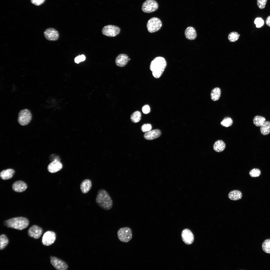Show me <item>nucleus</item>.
Instances as JSON below:
<instances>
[{"label": "nucleus", "mask_w": 270, "mask_h": 270, "mask_svg": "<svg viewBox=\"0 0 270 270\" xmlns=\"http://www.w3.org/2000/svg\"><path fill=\"white\" fill-rule=\"evenodd\" d=\"M96 202L97 205L103 209L108 210L112 207V200L108 192L105 190L101 189L98 191Z\"/></svg>", "instance_id": "nucleus-1"}, {"label": "nucleus", "mask_w": 270, "mask_h": 270, "mask_svg": "<svg viewBox=\"0 0 270 270\" xmlns=\"http://www.w3.org/2000/svg\"><path fill=\"white\" fill-rule=\"evenodd\" d=\"M86 58L84 54L79 55L77 56L74 59L75 62L77 64H78L79 62L84 61Z\"/></svg>", "instance_id": "nucleus-35"}, {"label": "nucleus", "mask_w": 270, "mask_h": 270, "mask_svg": "<svg viewBox=\"0 0 270 270\" xmlns=\"http://www.w3.org/2000/svg\"><path fill=\"white\" fill-rule=\"evenodd\" d=\"M267 0H257V4L259 8L263 9L264 8Z\"/></svg>", "instance_id": "nucleus-34"}, {"label": "nucleus", "mask_w": 270, "mask_h": 270, "mask_svg": "<svg viewBox=\"0 0 270 270\" xmlns=\"http://www.w3.org/2000/svg\"><path fill=\"white\" fill-rule=\"evenodd\" d=\"M240 35L236 32H232L229 34L228 36V39L231 42H234L238 39Z\"/></svg>", "instance_id": "nucleus-29"}, {"label": "nucleus", "mask_w": 270, "mask_h": 270, "mask_svg": "<svg viewBox=\"0 0 270 270\" xmlns=\"http://www.w3.org/2000/svg\"><path fill=\"white\" fill-rule=\"evenodd\" d=\"M161 134V132L158 129H155L145 132L144 136L146 139L152 140L160 137Z\"/></svg>", "instance_id": "nucleus-16"}, {"label": "nucleus", "mask_w": 270, "mask_h": 270, "mask_svg": "<svg viewBox=\"0 0 270 270\" xmlns=\"http://www.w3.org/2000/svg\"><path fill=\"white\" fill-rule=\"evenodd\" d=\"M242 196L240 191L238 190H234L230 192L228 194V196L230 200H236L240 199Z\"/></svg>", "instance_id": "nucleus-21"}, {"label": "nucleus", "mask_w": 270, "mask_h": 270, "mask_svg": "<svg viewBox=\"0 0 270 270\" xmlns=\"http://www.w3.org/2000/svg\"><path fill=\"white\" fill-rule=\"evenodd\" d=\"M266 23L267 26H270V16H268L266 20Z\"/></svg>", "instance_id": "nucleus-38"}, {"label": "nucleus", "mask_w": 270, "mask_h": 270, "mask_svg": "<svg viewBox=\"0 0 270 270\" xmlns=\"http://www.w3.org/2000/svg\"><path fill=\"white\" fill-rule=\"evenodd\" d=\"M15 173L14 170L9 168L3 170L0 174L1 178L3 180L9 179L12 178Z\"/></svg>", "instance_id": "nucleus-20"}, {"label": "nucleus", "mask_w": 270, "mask_h": 270, "mask_svg": "<svg viewBox=\"0 0 270 270\" xmlns=\"http://www.w3.org/2000/svg\"><path fill=\"white\" fill-rule=\"evenodd\" d=\"M50 263L56 269L58 270H66L68 268V266L64 261L56 257L50 256Z\"/></svg>", "instance_id": "nucleus-9"}, {"label": "nucleus", "mask_w": 270, "mask_h": 270, "mask_svg": "<svg viewBox=\"0 0 270 270\" xmlns=\"http://www.w3.org/2000/svg\"><path fill=\"white\" fill-rule=\"evenodd\" d=\"M185 35L186 38L188 40H194L196 37V30L192 27H188L185 30Z\"/></svg>", "instance_id": "nucleus-19"}, {"label": "nucleus", "mask_w": 270, "mask_h": 270, "mask_svg": "<svg viewBox=\"0 0 270 270\" xmlns=\"http://www.w3.org/2000/svg\"><path fill=\"white\" fill-rule=\"evenodd\" d=\"M142 112L144 114H148L150 111V107L148 105H146L142 107Z\"/></svg>", "instance_id": "nucleus-36"}, {"label": "nucleus", "mask_w": 270, "mask_h": 270, "mask_svg": "<svg viewBox=\"0 0 270 270\" xmlns=\"http://www.w3.org/2000/svg\"><path fill=\"white\" fill-rule=\"evenodd\" d=\"M92 186L91 180L88 179L84 180L81 183L80 188L82 192L84 194L88 192L90 190Z\"/></svg>", "instance_id": "nucleus-18"}, {"label": "nucleus", "mask_w": 270, "mask_h": 270, "mask_svg": "<svg viewBox=\"0 0 270 270\" xmlns=\"http://www.w3.org/2000/svg\"><path fill=\"white\" fill-rule=\"evenodd\" d=\"M56 239L55 233L54 232L48 231L44 234L42 239L43 244L46 246H50L54 243Z\"/></svg>", "instance_id": "nucleus-10"}, {"label": "nucleus", "mask_w": 270, "mask_h": 270, "mask_svg": "<svg viewBox=\"0 0 270 270\" xmlns=\"http://www.w3.org/2000/svg\"><path fill=\"white\" fill-rule=\"evenodd\" d=\"M62 168V164L59 159H56L50 164L48 166V169L50 173H54L60 170Z\"/></svg>", "instance_id": "nucleus-13"}, {"label": "nucleus", "mask_w": 270, "mask_h": 270, "mask_svg": "<svg viewBox=\"0 0 270 270\" xmlns=\"http://www.w3.org/2000/svg\"><path fill=\"white\" fill-rule=\"evenodd\" d=\"M265 121V118L261 116H256L254 117L253 120L254 124L257 126H261Z\"/></svg>", "instance_id": "nucleus-25"}, {"label": "nucleus", "mask_w": 270, "mask_h": 270, "mask_svg": "<svg viewBox=\"0 0 270 270\" xmlns=\"http://www.w3.org/2000/svg\"><path fill=\"white\" fill-rule=\"evenodd\" d=\"M43 230L41 227L36 225H34L29 229L28 231V236L34 239L39 238L42 235Z\"/></svg>", "instance_id": "nucleus-12"}, {"label": "nucleus", "mask_w": 270, "mask_h": 270, "mask_svg": "<svg viewBox=\"0 0 270 270\" xmlns=\"http://www.w3.org/2000/svg\"><path fill=\"white\" fill-rule=\"evenodd\" d=\"M260 130L262 135H266L270 133V122L266 121L264 123L260 126Z\"/></svg>", "instance_id": "nucleus-23"}, {"label": "nucleus", "mask_w": 270, "mask_h": 270, "mask_svg": "<svg viewBox=\"0 0 270 270\" xmlns=\"http://www.w3.org/2000/svg\"><path fill=\"white\" fill-rule=\"evenodd\" d=\"M182 237L183 242L187 244H191L194 241V235L192 232L188 229H185L182 231Z\"/></svg>", "instance_id": "nucleus-14"}, {"label": "nucleus", "mask_w": 270, "mask_h": 270, "mask_svg": "<svg viewBox=\"0 0 270 270\" xmlns=\"http://www.w3.org/2000/svg\"><path fill=\"white\" fill-rule=\"evenodd\" d=\"M120 29L118 27L112 25H108L104 26L102 32L106 36L113 37L118 35L120 32Z\"/></svg>", "instance_id": "nucleus-8"}, {"label": "nucleus", "mask_w": 270, "mask_h": 270, "mask_svg": "<svg viewBox=\"0 0 270 270\" xmlns=\"http://www.w3.org/2000/svg\"><path fill=\"white\" fill-rule=\"evenodd\" d=\"M232 123V120L230 118L226 117L223 120L220 124L222 126L227 127L231 126Z\"/></svg>", "instance_id": "nucleus-30"}, {"label": "nucleus", "mask_w": 270, "mask_h": 270, "mask_svg": "<svg viewBox=\"0 0 270 270\" xmlns=\"http://www.w3.org/2000/svg\"><path fill=\"white\" fill-rule=\"evenodd\" d=\"M221 93L220 89L216 87L214 88L211 91L210 96L212 100L214 101L218 100L220 98Z\"/></svg>", "instance_id": "nucleus-24"}, {"label": "nucleus", "mask_w": 270, "mask_h": 270, "mask_svg": "<svg viewBox=\"0 0 270 270\" xmlns=\"http://www.w3.org/2000/svg\"><path fill=\"white\" fill-rule=\"evenodd\" d=\"M141 116L142 114L140 112L138 111H136L131 114L130 119L133 122L137 123L140 121Z\"/></svg>", "instance_id": "nucleus-27"}, {"label": "nucleus", "mask_w": 270, "mask_h": 270, "mask_svg": "<svg viewBox=\"0 0 270 270\" xmlns=\"http://www.w3.org/2000/svg\"><path fill=\"white\" fill-rule=\"evenodd\" d=\"M261 173L260 170L258 168H254L249 172V174L252 177H257L259 176Z\"/></svg>", "instance_id": "nucleus-31"}, {"label": "nucleus", "mask_w": 270, "mask_h": 270, "mask_svg": "<svg viewBox=\"0 0 270 270\" xmlns=\"http://www.w3.org/2000/svg\"><path fill=\"white\" fill-rule=\"evenodd\" d=\"M226 147L224 142L222 140H218L216 141L213 146V148L216 152H220L223 151Z\"/></svg>", "instance_id": "nucleus-22"}, {"label": "nucleus", "mask_w": 270, "mask_h": 270, "mask_svg": "<svg viewBox=\"0 0 270 270\" xmlns=\"http://www.w3.org/2000/svg\"><path fill=\"white\" fill-rule=\"evenodd\" d=\"M32 118L30 111L27 109L20 110L18 114V120L20 125L25 126L28 124L30 122Z\"/></svg>", "instance_id": "nucleus-4"}, {"label": "nucleus", "mask_w": 270, "mask_h": 270, "mask_svg": "<svg viewBox=\"0 0 270 270\" xmlns=\"http://www.w3.org/2000/svg\"><path fill=\"white\" fill-rule=\"evenodd\" d=\"M117 234L119 240L123 242H128L132 238V230L128 227H124L120 228L118 231Z\"/></svg>", "instance_id": "nucleus-5"}, {"label": "nucleus", "mask_w": 270, "mask_h": 270, "mask_svg": "<svg viewBox=\"0 0 270 270\" xmlns=\"http://www.w3.org/2000/svg\"><path fill=\"white\" fill-rule=\"evenodd\" d=\"M12 188L14 191L20 192L24 191L26 189L27 186L24 182L19 180L14 182L13 184Z\"/></svg>", "instance_id": "nucleus-15"}, {"label": "nucleus", "mask_w": 270, "mask_h": 270, "mask_svg": "<svg viewBox=\"0 0 270 270\" xmlns=\"http://www.w3.org/2000/svg\"><path fill=\"white\" fill-rule=\"evenodd\" d=\"M45 0H31V3L36 6H39L44 2Z\"/></svg>", "instance_id": "nucleus-37"}, {"label": "nucleus", "mask_w": 270, "mask_h": 270, "mask_svg": "<svg viewBox=\"0 0 270 270\" xmlns=\"http://www.w3.org/2000/svg\"><path fill=\"white\" fill-rule=\"evenodd\" d=\"M166 61L164 58L158 56L155 58L151 62L150 69L152 72L153 76L155 78H160L166 67Z\"/></svg>", "instance_id": "nucleus-2"}, {"label": "nucleus", "mask_w": 270, "mask_h": 270, "mask_svg": "<svg viewBox=\"0 0 270 270\" xmlns=\"http://www.w3.org/2000/svg\"><path fill=\"white\" fill-rule=\"evenodd\" d=\"M162 26L161 20L159 18L153 17L148 21L146 26L148 30L150 33H153L159 30Z\"/></svg>", "instance_id": "nucleus-6"}, {"label": "nucleus", "mask_w": 270, "mask_h": 270, "mask_svg": "<svg viewBox=\"0 0 270 270\" xmlns=\"http://www.w3.org/2000/svg\"><path fill=\"white\" fill-rule=\"evenodd\" d=\"M158 8V4L155 0H147L142 4V9L145 13H150L156 10Z\"/></svg>", "instance_id": "nucleus-7"}, {"label": "nucleus", "mask_w": 270, "mask_h": 270, "mask_svg": "<svg viewBox=\"0 0 270 270\" xmlns=\"http://www.w3.org/2000/svg\"><path fill=\"white\" fill-rule=\"evenodd\" d=\"M8 240L7 236L4 234H2L0 236V249H4L8 243Z\"/></svg>", "instance_id": "nucleus-26"}, {"label": "nucleus", "mask_w": 270, "mask_h": 270, "mask_svg": "<svg viewBox=\"0 0 270 270\" xmlns=\"http://www.w3.org/2000/svg\"><path fill=\"white\" fill-rule=\"evenodd\" d=\"M129 58L128 56L126 54H120L116 58V64L117 66L120 67L124 66L128 63Z\"/></svg>", "instance_id": "nucleus-17"}, {"label": "nucleus", "mask_w": 270, "mask_h": 270, "mask_svg": "<svg viewBox=\"0 0 270 270\" xmlns=\"http://www.w3.org/2000/svg\"><path fill=\"white\" fill-rule=\"evenodd\" d=\"M44 35L45 38L50 41L57 40L59 37L58 32L52 28H49L46 29L44 32Z\"/></svg>", "instance_id": "nucleus-11"}, {"label": "nucleus", "mask_w": 270, "mask_h": 270, "mask_svg": "<svg viewBox=\"0 0 270 270\" xmlns=\"http://www.w3.org/2000/svg\"><path fill=\"white\" fill-rule=\"evenodd\" d=\"M28 220L26 218L18 217L5 221L4 224L8 228L21 230L27 227L29 224Z\"/></svg>", "instance_id": "nucleus-3"}, {"label": "nucleus", "mask_w": 270, "mask_h": 270, "mask_svg": "<svg viewBox=\"0 0 270 270\" xmlns=\"http://www.w3.org/2000/svg\"><path fill=\"white\" fill-rule=\"evenodd\" d=\"M262 250L265 252L270 254V239L266 240L262 245Z\"/></svg>", "instance_id": "nucleus-28"}, {"label": "nucleus", "mask_w": 270, "mask_h": 270, "mask_svg": "<svg viewBox=\"0 0 270 270\" xmlns=\"http://www.w3.org/2000/svg\"><path fill=\"white\" fill-rule=\"evenodd\" d=\"M152 128V126L150 124H145L142 126L141 130L143 132H146L151 130Z\"/></svg>", "instance_id": "nucleus-33"}, {"label": "nucleus", "mask_w": 270, "mask_h": 270, "mask_svg": "<svg viewBox=\"0 0 270 270\" xmlns=\"http://www.w3.org/2000/svg\"><path fill=\"white\" fill-rule=\"evenodd\" d=\"M254 23L256 24V27L257 28H259L263 25L264 21L262 18H257L255 19Z\"/></svg>", "instance_id": "nucleus-32"}]
</instances>
